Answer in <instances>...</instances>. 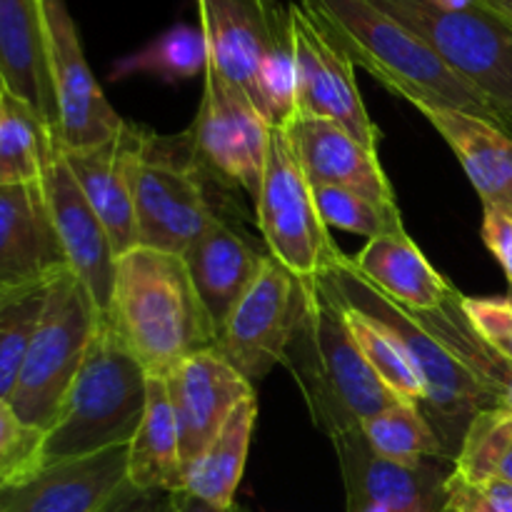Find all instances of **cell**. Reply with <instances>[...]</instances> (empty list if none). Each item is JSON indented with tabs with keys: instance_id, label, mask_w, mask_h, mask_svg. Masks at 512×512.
Here are the masks:
<instances>
[{
	"instance_id": "obj_1",
	"label": "cell",
	"mask_w": 512,
	"mask_h": 512,
	"mask_svg": "<svg viewBox=\"0 0 512 512\" xmlns=\"http://www.w3.org/2000/svg\"><path fill=\"white\" fill-rule=\"evenodd\" d=\"M318 280L340 303L360 310L395 335L425 385L420 410L448 458L455 460L470 420L480 410L500 408L512 380V365L470 325L463 293H455L435 310H410L368 283L345 253Z\"/></svg>"
},
{
	"instance_id": "obj_2",
	"label": "cell",
	"mask_w": 512,
	"mask_h": 512,
	"mask_svg": "<svg viewBox=\"0 0 512 512\" xmlns=\"http://www.w3.org/2000/svg\"><path fill=\"white\" fill-rule=\"evenodd\" d=\"M148 375L165 378L185 358L215 348V325L183 255L135 245L115 260L105 313Z\"/></svg>"
},
{
	"instance_id": "obj_3",
	"label": "cell",
	"mask_w": 512,
	"mask_h": 512,
	"mask_svg": "<svg viewBox=\"0 0 512 512\" xmlns=\"http://www.w3.org/2000/svg\"><path fill=\"white\" fill-rule=\"evenodd\" d=\"M298 5L355 65L405 103L460 110L503 128L500 113L480 90L373 0H298Z\"/></svg>"
},
{
	"instance_id": "obj_4",
	"label": "cell",
	"mask_w": 512,
	"mask_h": 512,
	"mask_svg": "<svg viewBox=\"0 0 512 512\" xmlns=\"http://www.w3.org/2000/svg\"><path fill=\"white\" fill-rule=\"evenodd\" d=\"M145 400L148 373L120 340L110 320L100 315L83 365L53 425L40 435L33 460L23 475L45 465L130 443L143 420Z\"/></svg>"
},
{
	"instance_id": "obj_5",
	"label": "cell",
	"mask_w": 512,
	"mask_h": 512,
	"mask_svg": "<svg viewBox=\"0 0 512 512\" xmlns=\"http://www.w3.org/2000/svg\"><path fill=\"white\" fill-rule=\"evenodd\" d=\"M283 365L293 373L315 428L330 440L360 430L365 420L398 403L363 358L343 310L320 280L310 290Z\"/></svg>"
},
{
	"instance_id": "obj_6",
	"label": "cell",
	"mask_w": 512,
	"mask_h": 512,
	"mask_svg": "<svg viewBox=\"0 0 512 512\" xmlns=\"http://www.w3.org/2000/svg\"><path fill=\"white\" fill-rule=\"evenodd\" d=\"M135 243L140 248L185 255L215 215L208 183L188 133L155 135L140 128L133 155Z\"/></svg>"
},
{
	"instance_id": "obj_7",
	"label": "cell",
	"mask_w": 512,
	"mask_h": 512,
	"mask_svg": "<svg viewBox=\"0 0 512 512\" xmlns=\"http://www.w3.org/2000/svg\"><path fill=\"white\" fill-rule=\"evenodd\" d=\"M418 35L453 73L490 100L500 120L512 115V23L483 0H373Z\"/></svg>"
},
{
	"instance_id": "obj_8",
	"label": "cell",
	"mask_w": 512,
	"mask_h": 512,
	"mask_svg": "<svg viewBox=\"0 0 512 512\" xmlns=\"http://www.w3.org/2000/svg\"><path fill=\"white\" fill-rule=\"evenodd\" d=\"M100 315L85 285L70 270L48 285L38 330L10 395V405L28 428L45 433L53 425L83 365Z\"/></svg>"
},
{
	"instance_id": "obj_9",
	"label": "cell",
	"mask_w": 512,
	"mask_h": 512,
	"mask_svg": "<svg viewBox=\"0 0 512 512\" xmlns=\"http://www.w3.org/2000/svg\"><path fill=\"white\" fill-rule=\"evenodd\" d=\"M255 223L265 250L303 280H318L343 255L320 218L313 185L305 178L283 128L270 130Z\"/></svg>"
},
{
	"instance_id": "obj_10",
	"label": "cell",
	"mask_w": 512,
	"mask_h": 512,
	"mask_svg": "<svg viewBox=\"0 0 512 512\" xmlns=\"http://www.w3.org/2000/svg\"><path fill=\"white\" fill-rule=\"evenodd\" d=\"M315 280H303L268 255L263 270L220 328L215 350L248 380L268 378L308 310Z\"/></svg>"
},
{
	"instance_id": "obj_11",
	"label": "cell",
	"mask_w": 512,
	"mask_h": 512,
	"mask_svg": "<svg viewBox=\"0 0 512 512\" xmlns=\"http://www.w3.org/2000/svg\"><path fill=\"white\" fill-rule=\"evenodd\" d=\"M270 125L240 88L205 70L203 98L188 133L200 165L225 185L240 188L253 205L263 188Z\"/></svg>"
},
{
	"instance_id": "obj_12",
	"label": "cell",
	"mask_w": 512,
	"mask_h": 512,
	"mask_svg": "<svg viewBox=\"0 0 512 512\" xmlns=\"http://www.w3.org/2000/svg\"><path fill=\"white\" fill-rule=\"evenodd\" d=\"M288 23L295 63V115L333 120L378 153L380 130L363 103L353 60L298 3L288 5Z\"/></svg>"
},
{
	"instance_id": "obj_13",
	"label": "cell",
	"mask_w": 512,
	"mask_h": 512,
	"mask_svg": "<svg viewBox=\"0 0 512 512\" xmlns=\"http://www.w3.org/2000/svg\"><path fill=\"white\" fill-rule=\"evenodd\" d=\"M43 3L45 35H48V63L53 80L58 125L55 135L63 150H83L110 140L123 130L125 120L108 103L103 88L95 80L78 25L65 0H40Z\"/></svg>"
},
{
	"instance_id": "obj_14",
	"label": "cell",
	"mask_w": 512,
	"mask_h": 512,
	"mask_svg": "<svg viewBox=\"0 0 512 512\" xmlns=\"http://www.w3.org/2000/svg\"><path fill=\"white\" fill-rule=\"evenodd\" d=\"M208 43V68L243 90L260 110L258 78L288 35V5L275 0H195Z\"/></svg>"
},
{
	"instance_id": "obj_15",
	"label": "cell",
	"mask_w": 512,
	"mask_h": 512,
	"mask_svg": "<svg viewBox=\"0 0 512 512\" xmlns=\"http://www.w3.org/2000/svg\"><path fill=\"white\" fill-rule=\"evenodd\" d=\"M130 443L63 460L0 485V512H105L128 483Z\"/></svg>"
},
{
	"instance_id": "obj_16",
	"label": "cell",
	"mask_w": 512,
	"mask_h": 512,
	"mask_svg": "<svg viewBox=\"0 0 512 512\" xmlns=\"http://www.w3.org/2000/svg\"><path fill=\"white\" fill-rule=\"evenodd\" d=\"M338 455L348 508L380 505L395 512H443L445 483L453 468L445 460L395 463L368 445L360 430L330 440Z\"/></svg>"
},
{
	"instance_id": "obj_17",
	"label": "cell",
	"mask_w": 512,
	"mask_h": 512,
	"mask_svg": "<svg viewBox=\"0 0 512 512\" xmlns=\"http://www.w3.org/2000/svg\"><path fill=\"white\" fill-rule=\"evenodd\" d=\"M40 183H43L45 200L53 215L65 263L70 273L85 285L95 308L105 315L110 308V295H113L118 255L110 243L108 230L100 223L93 205L88 203L78 180L70 173L60 145L50 155Z\"/></svg>"
},
{
	"instance_id": "obj_18",
	"label": "cell",
	"mask_w": 512,
	"mask_h": 512,
	"mask_svg": "<svg viewBox=\"0 0 512 512\" xmlns=\"http://www.w3.org/2000/svg\"><path fill=\"white\" fill-rule=\"evenodd\" d=\"M180 433V453L188 468L213 443L233 410L255 395L253 385L215 348L185 358L165 375Z\"/></svg>"
},
{
	"instance_id": "obj_19",
	"label": "cell",
	"mask_w": 512,
	"mask_h": 512,
	"mask_svg": "<svg viewBox=\"0 0 512 512\" xmlns=\"http://www.w3.org/2000/svg\"><path fill=\"white\" fill-rule=\"evenodd\" d=\"M70 270L40 180L0 185V290L38 288Z\"/></svg>"
},
{
	"instance_id": "obj_20",
	"label": "cell",
	"mask_w": 512,
	"mask_h": 512,
	"mask_svg": "<svg viewBox=\"0 0 512 512\" xmlns=\"http://www.w3.org/2000/svg\"><path fill=\"white\" fill-rule=\"evenodd\" d=\"M268 255V250L258 248L238 218L220 208L215 210L208 228L185 250L183 260L213 320L215 333H220L238 300L255 283Z\"/></svg>"
},
{
	"instance_id": "obj_21",
	"label": "cell",
	"mask_w": 512,
	"mask_h": 512,
	"mask_svg": "<svg viewBox=\"0 0 512 512\" xmlns=\"http://www.w3.org/2000/svg\"><path fill=\"white\" fill-rule=\"evenodd\" d=\"M283 130L313 188L330 185V188L353 190L375 203L398 205L378 153L365 148L343 125L325 118L293 115Z\"/></svg>"
},
{
	"instance_id": "obj_22",
	"label": "cell",
	"mask_w": 512,
	"mask_h": 512,
	"mask_svg": "<svg viewBox=\"0 0 512 512\" xmlns=\"http://www.w3.org/2000/svg\"><path fill=\"white\" fill-rule=\"evenodd\" d=\"M138 125L125 123L118 135L83 150H63L70 173L95 215L105 225L115 255L133 250L135 245V210H133V155L138 148ZM60 145V143H58Z\"/></svg>"
},
{
	"instance_id": "obj_23",
	"label": "cell",
	"mask_w": 512,
	"mask_h": 512,
	"mask_svg": "<svg viewBox=\"0 0 512 512\" xmlns=\"http://www.w3.org/2000/svg\"><path fill=\"white\" fill-rule=\"evenodd\" d=\"M0 85L55 130L58 108L40 0H0Z\"/></svg>"
},
{
	"instance_id": "obj_24",
	"label": "cell",
	"mask_w": 512,
	"mask_h": 512,
	"mask_svg": "<svg viewBox=\"0 0 512 512\" xmlns=\"http://www.w3.org/2000/svg\"><path fill=\"white\" fill-rule=\"evenodd\" d=\"M450 145L483 205L512 215V135L498 123L435 105H413Z\"/></svg>"
},
{
	"instance_id": "obj_25",
	"label": "cell",
	"mask_w": 512,
	"mask_h": 512,
	"mask_svg": "<svg viewBox=\"0 0 512 512\" xmlns=\"http://www.w3.org/2000/svg\"><path fill=\"white\" fill-rule=\"evenodd\" d=\"M350 260L368 283L410 310H435L458 293L405 230L370 238Z\"/></svg>"
},
{
	"instance_id": "obj_26",
	"label": "cell",
	"mask_w": 512,
	"mask_h": 512,
	"mask_svg": "<svg viewBox=\"0 0 512 512\" xmlns=\"http://www.w3.org/2000/svg\"><path fill=\"white\" fill-rule=\"evenodd\" d=\"M183 453H180V433L170 403L168 383L158 375H148V400L145 413L130 440L128 483L135 490H163L178 493L183 490Z\"/></svg>"
},
{
	"instance_id": "obj_27",
	"label": "cell",
	"mask_w": 512,
	"mask_h": 512,
	"mask_svg": "<svg viewBox=\"0 0 512 512\" xmlns=\"http://www.w3.org/2000/svg\"><path fill=\"white\" fill-rule=\"evenodd\" d=\"M255 420H258V400H255V395H250L233 410L228 423L220 428V433L203 450V455L185 468V493L195 495V498L205 500L220 510H228L238 503L235 493H238L245 463H248Z\"/></svg>"
},
{
	"instance_id": "obj_28",
	"label": "cell",
	"mask_w": 512,
	"mask_h": 512,
	"mask_svg": "<svg viewBox=\"0 0 512 512\" xmlns=\"http://www.w3.org/2000/svg\"><path fill=\"white\" fill-rule=\"evenodd\" d=\"M55 148V130L33 108L5 95L0 110V185L35 183L43 178Z\"/></svg>"
},
{
	"instance_id": "obj_29",
	"label": "cell",
	"mask_w": 512,
	"mask_h": 512,
	"mask_svg": "<svg viewBox=\"0 0 512 512\" xmlns=\"http://www.w3.org/2000/svg\"><path fill=\"white\" fill-rule=\"evenodd\" d=\"M360 433L365 435L370 448L385 460H395V463L445 460V463H453L418 403L398 400L383 413L365 420L360 425Z\"/></svg>"
},
{
	"instance_id": "obj_30",
	"label": "cell",
	"mask_w": 512,
	"mask_h": 512,
	"mask_svg": "<svg viewBox=\"0 0 512 512\" xmlns=\"http://www.w3.org/2000/svg\"><path fill=\"white\" fill-rule=\"evenodd\" d=\"M208 70V43L200 28L193 25H173L170 30L150 40L138 53L125 55L113 65V78L130 75H153L165 83L190 80Z\"/></svg>"
},
{
	"instance_id": "obj_31",
	"label": "cell",
	"mask_w": 512,
	"mask_h": 512,
	"mask_svg": "<svg viewBox=\"0 0 512 512\" xmlns=\"http://www.w3.org/2000/svg\"><path fill=\"white\" fill-rule=\"evenodd\" d=\"M335 303H338L340 310H343L345 323H348L350 335H353L355 343H358L360 353H363V358L368 360L373 373L383 380L385 388H388L398 400H408V403L423 405L425 385L423 380H420V375L415 373L413 363H410V358L405 355V350L400 348V343L395 340V335L390 333L388 328H383L380 323H375L373 318L360 313V310L340 303L338 298H335Z\"/></svg>"
},
{
	"instance_id": "obj_32",
	"label": "cell",
	"mask_w": 512,
	"mask_h": 512,
	"mask_svg": "<svg viewBox=\"0 0 512 512\" xmlns=\"http://www.w3.org/2000/svg\"><path fill=\"white\" fill-rule=\"evenodd\" d=\"M48 285L13 290L0 298V398L5 400L13 395L30 340L38 330Z\"/></svg>"
},
{
	"instance_id": "obj_33",
	"label": "cell",
	"mask_w": 512,
	"mask_h": 512,
	"mask_svg": "<svg viewBox=\"0 0 512 512\" xmlns=\"http://www.w3.org/2000/svg\"><path fill=\"white\" fill-rule=\"evenodd\" d=\"M512 448V413L505 408L480 410L470 420L463 435L458 455L453 460V473L470 483H485L498 478L503 460Z\"/></svg>"
},
{
	"instance_id": "obj_34",
	"label": "cell",
	"mask_w": 512,
	"mask_h": 512,
	"mask_svg": "<svg viewBox=\"0 0 512 512\" xmlns=\"http://www.w3.org/2000/svg\"><path fill=\"white\" fill-rule=\"evenodd\" d=\"M315 205L328 228L345 230V233L378 238L385 233H398L403 228V215L398 205H383L365 195L330 185H315Z\"/></svg>"
},
{
	"instance_id": "obj_35",
	"label": "cell",
	"mask_w": 512,
	"mask_h": 512,
	"mask_svg": "<svg viewBox=\"0 0 512 512\" xmlns=\"http://www.w3.org/2000/svg\"><path fill=\"white\" fill-rule=\"evenodd\" d=\"M40 435L18 418L10 400L0 398V485L13 483L28 470Z\"/></svg>"
},
{
	"instance_id": "obj_36",
	"label": "cell",
	"mask_w": 512,
	"mask_h": 512,
	"mask_svg": "<svg viewBox=\"0 0 512 512\" xmlns=\"http://www.w3.org/2000/svg\"><path fill=\"white\" fill-rule=\"evenodd\" d=\"M463 310L475 333L512 365V298H470L463 295Z\"/></svg>"
},
{
	"instance_id": "obj_37",
	"label": "cell",
	"mask_w": 512,
	"mask_h": 512,
	"mask_svg": "<svg viewBox=\"0 0 512 512\" xmlns=\"http://www.w3.org/2000/svg\"><path fill=\"white\" fill-rule=\"evenodd\" d=\"M445 508L450 512H512V483L500 478L470 483L450 473L445 483Z\"/></svg>"
},
{
	"instance_id": "obj_38",
	"label": "cell",
	"mask_w": 512,
	"mask_h": 512,
	"mask_svg": "<svg viewBox=\"0 0 512 512\" xmlns=\"http://www.w3.org/2000/svg\"><path fill=\"white\" fill-rule=\"evenodd\" d=\"M483 243L503 268L505 278L512 285V215L498 208L483 205Z\"/></svg>"
},
{
	"instance_id": "obj_39",
	"label": "cell",
	"mask_w": 512,
	"mask_h": 512,
	"mask_svg": "<svg viewBox=\"0 0 512 512\" xmlns=\"http://www.w3.org/2000/svg\"><path fill=\"white\" fill-rule=\"evenodd\" d=\"M105 512H173V493L128 488Z\"/></svg>"
},
{
	"instance_id": "obj_40",
	"label": "cell",
	"mask_w": 512,
	"mask_h": 512,
	"mask_svg": "<svg viewBox=\"0 0 512 512\" xmlns=\"http://www.w3.org/2000/svg\"><path fill=\"white\" fill-rule=\"evenodd\" d=\"M173 512H248V510L238 503L228 510H220L215 508V505L205 503V500L195 498V495L185 493V490H178V493H173Z\"/></svg>"
},
{
	"instance_id": "obj_41",
	"label": "cell",
	"mask_w": 512,
	"mask_h": 512,
	"mask_svg": "<svg viewBox=\"0 0 512 512\" xmlns=\"http://www.w3.org/2000/svg\"><path fill=\"white\" fill-rule=\"evenodd\" d=\"M483 3L490 5L495 13H500L505 20H510L512 23V0H483Z\"/></svg>"
},
{
	"instance_id": "obj_42",
	"label": "cell",
	"mask_w": 512,
	"mask_h": 512,
	"mask_svg": "<svg viewBox=\"0 0 512 512\" xmlns=\"http://www.w3.org/2000/svg\"><path fill=\"white\" fill-rule=\"evenodd\" d=\"M498 478H500V480H508V483H512V448H510L508 458L503 460V468H500Z\"/></svg>"
},
{
	"instance_id": "obj_43",
	"label": "cell",
	"mask_w": 512,
	"mask_h": 512,
	"mask_svg": "<svg viewBox=\"0 0 512 512\" xmlns=\"http://www.w3.org/2000/svg\"><path fill=\"white\" fill-rule=\"evenodd\" d=\"M500 408L510 410V413H512V380H510V383H508V388H505V395H503V400H500Z\"/></svg>"
},
{
	"instance_id": "obj_44",
	"label": "cell",
	"mask_w": 512,
	"mask_h": 512,
	"mask_svg": "<svg viewBox=\"0 0 512 512\" xmlns=\"http://www.w3.org/2000/svg\"><path fill=\"white\" fill-rule=\"evenodd\" d=\"M503 130H505V133L512 135V115H508V118L503 120Z\"/></svg>"
},
{
	"instance_id": "obj_45",
	"label": "cell",
	"mask_w": 512,
	"mask_h": 512,
	"mask_svg": "<svg viewBox=\"0 0 512 512\" xmlns=\"http://www.w3.org/2000/svg\"><path fill=\"white\" fill-rule=\"evenodd\" d=\"M5 95H8V93H5V90H3V85H0V110H3V103H5Z\"/></svg>"
},
{
	"instance_id": "obj_46",
	"label": "cell",
	"mask_w": 512,
	"mask_h": 512,
	"mask_svg": "<svg viewBox=\"0 0 512 512\" xmlns=\"http://www.w3.org/2000/svg\"><path fill=\"white\" fill-rule=\"evenodd\" d=\"M3 295H5V293H3V290H0V298H3Z\"/></svg>"
},
{
	"instance_id": "obj_47",
	"label": "cell",
	"mask_w": 512,
	"mask_h": 512,
	"mask_svg": "<svg viewBox=\"0 0 512 512\" xmlns=\"http://www.w3.org/2000/svg\"><path fill=\"white\" fill-rule=\"evenodd\" d=\"M510 298H512V285H510Z\"/></svg>"
},
{
	"instance_id": "obj_48",
	"label": "cell",
	"mask_w": 512,
	"mask_h": 512,
	"mask_svg": "<svg viewBox=\"0 0 512 512\" xmlns=\"http://www.w3.org/2000/svg\"><path fill=\"white\" fill-rule=\"evenodd\" d=\"M443 512H450V510H448V508H443Z\"/></svg>"
}]
</instances>
